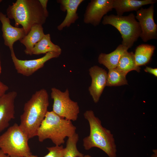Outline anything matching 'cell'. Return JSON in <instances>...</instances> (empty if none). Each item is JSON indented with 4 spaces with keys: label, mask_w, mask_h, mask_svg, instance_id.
<instances>
[{
    "label": "cell",
    "mask_w": 157,
    "mask_h": 157,
    "mask_svg": "<svg viewBox=\"0 0 157 157\" xmlns=\"http://www.w3.org/2000/svg\"><path fill=\"white\" fill-rule=\"evenodd\" d=\"M49 105V94L44 89L36 91L25 104L19 125L29 139L36 136Z\"/></svg>",
    "instance_id": "1"
},
{
    "label": "cell",
    "mask_w": 157,
    "mask_h": 157,
    "mask_svg": "<svg viewBox=\"0 0 157 157\" xmlns=\"http://www.w3.org/2000/svg\"><path fill=\"white\" fill-rule=\"evenodd\" d=\"M6 13L14 20L15 27L22 26L26 35L33 26L42 25L47 19L39 0H17L8 6Z\"/></svg>",
    "instance_id": "2"
},
{
    "label": "cell",
    "mask_w": 157,
    "mask_h": 157,
    "mask_svg": "<svg viewBox=\"0 0 157 157\" xmlns=\"http://www.w3.org/2000/svg\"><path fill=\"white\" fill-rule=\"evenodd\" d=\"M83 115L89 122L90 128L89 135L83 139L84 149L88 150L97 147L109 157H116V146L110 131L102 126L101 120L95 116L92 110H87Z\"/></svg>",
    "instance_id": "3"
},
{
    "label": "cell",
    "mask_w": 157,
    "mask_h": 157,
    "mask_svg": "<svg viewBox=\"0 0 157 157\" xmlns=\"http://www.w3.org/2000/svg\"><path fill=\"white\" fill-rule=\"evenodd\" d=\"M76 127L71 121L58 116L53 111H48L39 128L36 136L42 142L48 139L56 145L64 144L65 139L76 133Z\"/></svg>",
    "instance_id": "4"
},
{
    "label": "cell",
    "mask_w": 157,
    "mask_h": 157,
    "mask_svg": "<svg viewBox=\"0 0 157 157\" xmlns=\"http://www.w3.org/2000/svg\"><path fill=\"white\" fill-rule=\"evenodd\" d=\"M29 140L15 123L0 136V149L10 157H27L32 154Z\"/></svg>",
    "instance_id": "5"
},
{
    "label": "cell",
    "mask_w": 157,
    "mask_h": 157,
    "mask_svg": "<svg viewBox=\"0 0 157 157\" xmlns=\"http://www.w3.org/2000/svg\"><path fill=\"white\" fill-rule=\"evenodd\" d=\"M102 23L104 25H110L115 28L121 35L122 44L128 49L132 47L141 33L139 24L133 13L125 16L106 15L103 17Z\"/></svg>",
    "instance_id": "6"
},
{
    "label": "cell",
    "mask_w": 157,
    "mask_h": 157,
    "mask_svg": "<svg viewBox=\"0 0 157 157\" xmlns=\"http://www.w3.org/2000/svg\"><path fill=\"white\" fill-rule=\"evenodd\" d=\"M51 97L53 101L52 111L68 120L74 121L77 120L79 107L77 102L70 99L68 89L62 92L53 88L51 89Z\"/></svg>",
    "instance_id": "7"
},
{
    "label": "cell",
    "mask_w": 157,
    "mask_h": 157,
    "mask_svg": "<svg viewBox=\"0 0 157 157\" xmlns=\"http://www.w3.org/2000/svg\"><path fill=\"white\" fill-rule=\"evenodd\" d=\"M11 55L15 68L17 72L23 76H28L43 67L45 63L50 59L58 57L61 53L50 52L42 57L33 60H21L16 57L14 51Z\"/></svg>",
    "instance_id": "8"
},
{
    "label": "cell",
    "mask_w": 157,
    "mask_h": 157,
    "mask_svg": "<svg viewBox=\"0 0 157 157\" xmlns=\"http://www.w3.org/2000/svg\"><path fill=\"white\" fill-rule=\"evenodd\" d=\"M154 12L153 4L148 8L141 7L136 11L135 18L138 20L141 30L140 37L144 42L157 38V25L154 19Z\"/></svg>",
    "instance_id": "9"
},
{
    "label": "cell",
    "mask_w": 157,
    "mask_h": 157,
    "mask_svg": "<svg viewBox=\"0 0 157 157\" xmlns=\"http://www.w3.org/2000/svg\"><path fill=\"white\" fill-rule=\"evenodd\" d=\"M113 0H92L88 3L84 15L83 22L96 26L103 17L113 9Z\"/></svg>",
    "instance_id": "10"
},
{
    "label": "cell",
    "mask_w": 157,
    "mask_h": 157,
    "mask_svg": "<svg viewBox=\"0 0 157 157\" xmlns=\"http://www.w3.org/2000/svg\"><path fill=\"white\" fill-rule=\"evenodd\" d=\"M17 95L16 92L12 91L0 97V133L9 126L15 118V101Z\"/></svg>",
    "instance_id": "11"
},
{
    "label": "cell",
    "mask_w": 157,
    "mask_h": 157,
    "mask_svg": "<svg viewBox=\"0 0 157 157\" xmlns=\"http://www.w3.org/2000/svg\"><path fill=\"white\" fill-rule=\"evenodd\" d=\"M89 71L92 78L89 91L94 102L97 103L106 86L107 73L104 69L97 65L91 67Z\"/></svg>",
    "instance_id": "12"
},
{
    "label": "cell",
    "mask_w": 157,
    "mask_h": 157,
    "mask_svg": "<svg viewBox=\"0 0 157 157\" xmlns=\"http://www.w3.org/2000/svg\"><path fill=\"white\" fill-rule=\"evenodd\" d=\"M0 21L2 24V36L4 44L9 48L10 52L14 51V43L20 40L26 35L25 31L22 28L14 27L10 24V19L2 12L0 13Z\"/></svg>",
    "instance_id": "13"
},
{
    "label": "cell",
    "mask_w": 157,
    "mask_h": 157,
    "mask_svg": "<svg viewBox=\"0 0 157 157\" xmlns=\"http://www.w3.org/2000/svg\"><path fill=\"white\" fill-rule=\"evenodd\" d=\"M83 0H58L57 2L60 4L61 10L67 12L66 17L63 22L58 25L57 28L59 31L64 28L69 27L78 18L77 11L79 5Z\"/></svg>",
    "instance_id": "14"
},
{
    "label": "cell",
    "mask_w": 157,
    "mask_h": 157,
    "mask_svg": "<svg viewBox=\"0 0 157 157\" xmlns=\"http://www.w3.org/2000/svg\"><path fill=\"white\" fill-rule=\"evenodd\" d=\"M156 1V0H113V8L117 15L122 16L125 12L137 11L143 6L153 4Z\"/></svg>",
    "instance_id": "15"
},
{
    "label": "cell",
    "mask_w": 157,
    "mask_h": 157,
    "mask_svg": "<svg viewBox=\"0 0 157 157\" xmlns=\"http://www.w3.org/2000/svg\"><path fill=\"white\" fill-rule=\"evenodd\" d=\"M42 25L36 24L33 26L29 33L19 40L25 47V53L32 55L33 49L35 45L44 36Z\"/></svg>",
    "instance_id": "16"
},
{
    "label": "cell",
    "mask_w": 157,
    "mask_h": 157,
    "mask_svg": "<svg viewBox=\"0 0 157 157\" xmlns=\"http://www.w3.org/2000/svg\"><path fill=\"white\" fill-rule=\"evenodd\" d=\"M128 49L122 44H120L109 53H101L98 57V62L108 69L116 68L121 56Z\"/></svg>",
    "instance_id": "17"
},
{
    "label": "cell",
    "mask_w": 157,
    "mask_h": 157,
    "mask_svg": "<svg viewBox=\"0 0 157 157\" xmlns=\"http://www.w3.org/2000/svg\"><path fill=\"white\" fill-rule=\"evenodd\" d=\"M155 49L154 46L147 44H142L138 46L134 54L137 65L140 67L148 63L151 59Z\"/></svg>",
    "instance_id": "18"
},
{
    "label": "cell",
    "mask_w": 157,
    "mask_h": 157,
    "mask_svg": "<svg viewBox=\"0 0 157 157\" xmlns=\"http://www.w3.org/2000/svg\"><path fill=\"white\" fill-rule=\"evenodd\" d=\"M52 51L61 53L62 50L59 46L51 42L50 34H47L35 45L32 53L38 55Z\"/></svg>",
    "instance_id": "19"
},
{
    "label": "cell",
    "mask_w": 157,
    "mask_h": 157,
    "mask_svg": "<svg viewBox=\"0 0 157 157\" xmlns=\"http://www.w3.org/2000/svg\"><path fill=\"white\" fill-rule=\"evenodd\" d=\"M116 68L127 74L132 70L140 72V68L136 64L133 52L126 51L120 58Z\"/></svg>",
    "instance_id": "20"
},
{
    "label": "cell",
    "mask_w": 157,
    "mask_h": 157,
    "mask_svg": "<svg viewBox=\"0 0 157 157\" xmlns=\"http://www.w3.org/2000/svg\"><path fill=\"white\" fill-rule=\"evenodd\" d=\"M108 70L106 86H117L128 84L126 78L127 74L119 70L116 68Z\"/></svg>",
    "instance_id": "21"
},
{
    "label": "cell",
    "mask_w": 157,
    "mask_h": 157,
    "mask_svg": "<svg viewBox=\"0 0 157 157\" xmlns=\"http://www.w3.org/2000/svg\"><path fill=\"white\" fill-rule=\"evenodd\" d=\"M78 134L75 133L68 138L63 157H83L84 155L78 150L77 143L79 140Z\"/></svg>",
    "instance_id": "22"
},
{
    "label": "cell",
    "mask_w": 157,
    "mask_h": 157,
    "mask_svg": "<svg viewBox=\"0 0 157 157\" xmlns=\"http://www.w3.org/2000/svg\"><path fill=\"white\" fill-rule=\"evenodd\" d=\"M49 151L48 153L43 157H63L65 149L62 145H56L55 146L47 147ZM27 157H39L32 154Z\"/></svg>",
    "instance_id": "23"
},
{
    "label": "cell",
    "mask_w": 157,
    "mask_h": 157,
    "mask_svg": "<svg viewBox=\"0 0 157 157\" xmlns=\"http://www.w3.org/2000/svg\"><path fill=\"white\" fill-rule=\"evenodd\" d=\"M42 6L44 14L47 18L49 16V12L47 9V5L48 1V0H39Z\"/></svg>",
    "instance_id": "24"
},
{
    "label": "cell",
    "mask_w": 157,
    "mask_h": 157,
    "mask_svg": "<svg viewBox=\"0 0 157 157\" xmlns=\"http://www.w3.org/2000/svg\"><path fill=\"white\" fill-rule=\"evenodd\" d=\"M8 89V87L0 80V97L6 93Z\"/></svg>",
    "instance_id": "25"
},
{
    "label": "cell",
    "mask_w": 157,
    "mask_h": 157,
    "mask_svg": "<svg viewBox=\"0 0 157 157\" xmlns=\"http://www.w3.org/2000/svg\"><path fill=\"white\" fill-rule=\"evenodd\" d=\"M145 72H148L154 75L155 76H157V69L149 67H146L144 69Z\"/></svg>",
    "instance_id": "26"
},
{
    "label": "cell",
    "mask_w": 157,
    "mask_h": 157,
    "mask_svg": "<svg viewBox=\"0 0 157 157\" xmlns=\"http://www.w3.org/2000/svg\"><path fill=\"white\" fill-rule=\"evenodd\" d=\"M0 157H10L0 149Z\"/></svg>",
    "instance_id": "27"
},
{
    "label": "cell",
    "mask_w": 157,
    "mask_h": 157,
    "mask_svg": "<svg viewBox=\"0 0 157 157\" xmlns=\"http://www.w3.org/2000/svg\"><path fill=\"white\" fill-rule=\"evenodd\" d=\"M153 154L150 157H157V150L156 149H154L153 150Z\"/></svg>",
    "instance_id": "28"
},
{
    "label": "cell",
    "mask_w": 157,
    "mask_h": 157,
    "mask_svg": "<svg viewBox=\"0 0 157 157\" xmlns=\"http://www.w3.org/2000/svg\"><path fill=\"white\" fill-rule=\"evenodd\" d=\"M2 72V69L1 66V61L0 60V75L1 74Z\"/></svg>",
    "instance_id": "29"
},
{
    "label": "cell",
    "mask_w": 157,
    "mask_h": 157,
    "mask_svg": "<svg viewBox=\"0 0 157 157\" xmlns=\"http://www.w3.org/2000/svg\"><path fill=\"white\" fill-rule=\"evenodd\" d=\"M83 157H92L89 155H84Z\"/></svg>",
    "instance_id": "30"
},
{
    "label": "cell",
    "mask_w": 157,
    "mask_h": 157,
    "mask_svg": "<svg viewBox=\"0 0 157 157\" xmlns=\"http://www.w3.org/2000/svg\"><path fill=\"white\" fill-rule=\"evenodd\" d=\"M2 0H0V3L2 1Z\"/></svg>",
    "instance_id": "31"
}]
</instances>
